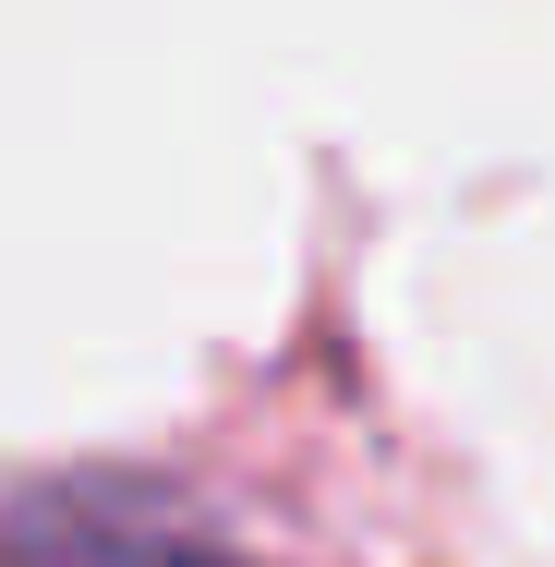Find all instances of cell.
Listing matches in <instances>:
<instances>
[{
  "label": "cell",
  "mask_w": 555,
  "mask_h": 567,
  "mask_svg": "<svg viewBox=\"0 0 555 567\" xmlns=\"http://www.w3.org/2000/svg\"><path fill=\"white\" fill-rule=\"evenodd\" d=\"M0 567H218V556L157 544V532H133V519H110V507L49 495V507H24V519L0 532Z\"/></svg>",
  "instance_id": "1"
}]
</instances>
